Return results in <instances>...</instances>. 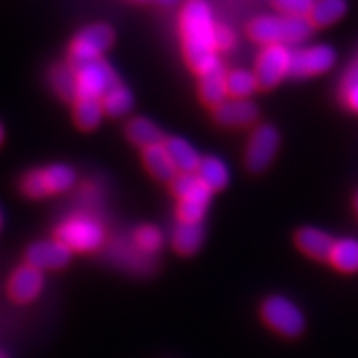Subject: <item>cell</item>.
I'll return each instance as SVG.
<instances>
[{
  "label": "cell",
  "mask_w": 358,
  "mask_h": 358,
  "mask_svg": "<svg viewBox=\"0 0 358 358\" xmlns=\"http://www.w3.org/2000/svg\"><path fill=\"white\" fill-rule=\"evenodd\" d=\"M215 27L211 8L206 0H187L180 13V36L189 68L202 77L220 68L215 48Z\"/></svg>",
  "instance_id": "6da1fadb"
},
{
  "label": "cell",
  "mask_w": 358,
  "mask_h": 358,
  "mask_svg": "<svg viewBox=\"0 0 358 358\" xmlns=\"http://www.w3.org/2000/svg\"><path fill=\"white\" fill-rule=\"evenodd\" d=\"M313 24L308 17H286V15H262L253 18L248 26L251 41L266 45L300 44L313 33Z\"/></svg>",
  "instance_id": "7a4b0ae2"
},
{
  "label": "cell",
  "mask_w": 358,
  "mask_h": 358,
  "mask_svg": "<svg viewBox=\"0 0 358 358\" xmlns=\"http://www.w3.org/2000/svg\"><path fill=\"white\" fill-rule=\"evenodd\" d=\"M55 241L64 244L69 251L93 253L104 244L106 229L99 218L90 213H73L64 218L55 229Z\"/></svg>",
  "instance_id": "3957f363"
},
{
  "label": "cell",
  "mask_w": 358,
  "mask_h": 358,
  "mask_svg": "<svg viewBox=\"0 0 358 358\" xmlns=\"http://www.w3.org/2000/svg\"><path fill=\"white\" fill-rule=\"evenodd\" d=\"M75 180H77V175L71 166L51 164L45 168L27 171L20 182V191L29 199H48L53 195H62L71 189Z\"/></svg>",
  "instance_id": "277c9868"
},
{
  "label": "cell",
  "mask_w": 358,
  "mask_h": 358,
  "mask_svg": "<svg viewBox=\"0 0 358 358\" xmlns=\"http://www.w3.org/2000/svg\"><path fill=\"white\" fill-rule=\"evenodd\" d=\"M115 41L113 29L108 24H93L84 27L69 45V60L73 68L102 59Z\"/></svg>",
  "instance_id": "5b68a950"
},
{
  "label": "cell",
  "mask_w": 358,
  "mask_h": 358,
  "mask_svg": "<svg viewBox=\"0 0 358 358\" xmlns=\"http://www.w3.org/2000/svg\"><path fill=\"white\" fill-rule=\"evenodd\" d=\"M262 320L275 333L287 338H295L304 331L306 320L295 302L286 296H269L260 306Z\"/></svg>",
  "instance_id": "8992f818"
},
{
  "label": "cell",
  "mask_w": 358,
  "mask_h": 358,
  "mask_svg": "<svg viewBox=\"0 0 358 358\" xmlns=\"http://www.w3.org/2000/svg\"><path fill=\"white\" fill-rule=\"evenodd\" d=\"M291 50L287 45H266L257 57L255 78L260 90H273L289 75Z\"/></svg>",
  "instance_id": "52a82bcc"
},
{
  "label": "cell",
  "mask_w": 358,
  "mask_h": 358,
  "mask_svg": "<svg viewBox=\"0 0 358 358\" xmlns=\"http://www.w3.org/2000/svg\"><path fill=\"white\" fill-rule=\"evenodd\" d=\"M75 78H77V99L84 96V99L100 100L108 91L120 84L113 68L102 59L75 68Z\"/></svg>",
  "instance_id": "ba28073f"
},
{
  "label": "cell",
  "mask_w": 358,
  "mask_h": 358,
  "mask_svg": "<svg viewBox=\"0 0 358 358\" xmlns=\"http://www.w3.org/2000/svg\"><path fill=\"white\" fill-rule=\"evenodd\" d=\"M278 148H280V135L277 129L269 124H260L251 133L245 148V168L251 173H262L277 157Z\"/></svg>",
  "instance_id": "9c48e42d"
},
{
  "label": "cell",
  "mask_w": 358,
  "mask_h": 358,
  "mask_svg": "<svg viewBox=\"0 0 358 358\" xmlns=\"http://www.w3.org/2000/svg\"><path fill=\"white\" fill-rule=\"evenodd\" d=\"M336 53L333 48L324 44L308 45L291 51L289 75L295 78H308L322 75L335 66Z\"/></svg>",
  "instance_id": "30bf717a"
},
{
  "label": "cell",
  "mask_w": 358,
  "mask_h": 358,
  "mask_svg": "<svg viewBox=\"0 0 358 358\" xmlns=\"http://www.w3.org/2000/svg\"><path fill=\"white\" fill-rule=\"evenodd\" d=\"M71 260V251L59 241H41L26 250V264L38 271L62 269Z\"/></svg>",
  "instance_id": "8fae6325"
},
{
  "label": "cell",
  "mask_w": 358,
  "mask_h": 358,
  "mask_svg": "<svg viewBox=\"0 0 358 358\" xmlns=\"http://www.w3.org/2000/svg\"><path fill=\"white\" fill-rule=\"evenodd\" d=\"M42 287H44L42 271L31 268L29 264H24V266H18L13 275L9 277L8 295L17 304H27L41 295Z\"/></svg>",
  "instance_id": "7c38bea8"
},
{
  "label": "cell",
  "mask_w": 358,
  "mask_h": 358,
  "mask_svg": "<svg viewBox=\"0 0 358 358\" xmlns=\"http://www.w3.org/2000/svg\"><path fill=\"white\" fill-rule=\"evenodd\" d=\"M215 120L227 127H244L257 122L259 109L251 100L227 99L213 109Z\"/></svg>",
  "instance_id": "4fadbf2b"
},
{
  "label": "cell",
  "mask_w": 358,
  "mask_h": 358,
  "mask_svg": "<svg viewBox=\"0 0 358 358\" xmlns=\"http://www.w3.org/2000/svg\"><path fill=\"white\" fill-rule=\"evenodd\" d=\"M211 204V191L200 182L189 195L178 200L177 218L182 224H202Z\"/></svg>",
  "instance_id": "5bb4252c"
},
{
  "label": "cell",
  "mask_w": 358,
  "mask_h": 358,
  "mask_svg": "<svg viewBox=\"0 0 358 358\" xmlns=\"http://www.w3.org/2000/svg\"><path fill=\"white\" fill-rule=\"evenodd\" d=\"M295 244L309 259L327 260L333 250L335 238L317 227H302L295 235Z\"/></svg>",
  "instance_id": "9a60e30c"
},
{
  "label": "cell",
  "mask_w": 358,
  "mask_h": 358,
  "mask_svg": "<svg viewBox=\"0 0 358 358\" xmlns=\"http://www.w3.org/2000/svg\"><path fill=\"white\" fill-rule=\"evenodd\" d=\"M126 136L131 144L141 148L142 151L151 148V145L164 144V141H166L162 129L145 117H133L131 120H127Z\"/></svg>",
  "instance_id": "2e32d148"
},
{
  "label": "cell",
  "mask_w": 358,
  "mask_h": 358,
  "mask_svg": "<svg viewBox=\"0 0 358 358\" xmlns=\"http://www.w3.org/2000/svg\"><path fill=\"white\" fill-rule=\"evenodd\" d=\"M164 148L168 151L169 159L175 164L178 173H196L202 157L196 153V150L189 142L180 136H169L164 141Z\"/></svg>",
  "instance_id": "e0dca14e"
},
{
  "label": "cell",
  "mask_w": 358,
  "mask_h": 358,
  "mask_svg": "<svg viewBox=\"0 0 358 358\" xmlns=\"http://www.w3.org/2000/svg\"><path fill=\"white\" fill-rule=\"evenodd\" d=\"M142 159H144L145 169L157 180L171 182L178 175L177 168H175V164L169 159V155L166 151V148H164V144L151 145V148L142 151Z\"/></svg>",
  "instance_id": "ac0fdd59"
},
{
  "label": "cell",
  "mask_w": 358,
  "mask_h": 358,
  "mask_svg": "<svg viewBox=\"0 0 358 358\" xmlns=\"http://www.w3.org/2000/svg\"><path fill=\"white\" fill-rule=\"evenodd\" d=\"M226 73L224 68L213 69V71L206 73L200 77L199 91L200 99L208 108L215 109L222 104L224 100H227V90H226Z\"/></svg>",
  "instance_id": "d6986e66"
},
{
  "label": "cell",
  "mask_w": 358,
  "mask_h": 358,
  "mask_svg": "<svg viewBox=\"0 0 358 358\" xmlns=\"http://www.w3.org/2000/svg\"><path fill=\"white\" fill-rule=\"evenodd\" d=\"M195 175L211 193L224 189L227 186V182H229L227 166L218 157H202Z\"/></svg>",
  "instance_id": "ffe728a7"
},
{
  "label": "cell",
  "mask_w": 358,
  "mask_h": 358,
  "mask_svg": "<svg viewBox=\"0 0 358 358\" xmlns=\"http://www.w3.org/2000/svg\"><path fill=\"white\" fill-rule=\"evenodd\" d=\"M204 241V227L202 224H182L178 222L173 229V248L182 257H191L200 250Z\"/></svg>",
  "instance_id": "44dd1931"
},
{
  "label": "cell",
  "mask_w": 358,
  "mask_h": 358,
  "mask_svg": "<svg viewBox=\"0 0 358 358\" xmlns=\"http://www.w3.org/2000/svg\"><path fill=\"white\" fill-rule=\"evenodd\" d=\"M102 115H104V111H102L100 100L78 96L73 102V120L82 131H93L95 127H99Z\"/></svg>",
  "instance_id": "7402d4cb"
},
{
  "label": "cell",
  "mask_w": 358,
  "mask_h": 358,
  "mask_svg": "<svg viewBox=\"0 0 358 358\" xmlns=\"http://www.w3.org/2000/svg\"><path fill=\"white\" fill-rule=\"evenodd\" d=\"M329 262L333 268L342 273L358 271V241L357 238H341L335 241L329 253Z\"/></svg>",
  "instance_id": "603a6c76"
},
{
  "label": "cell",
  "mask_w": 358,
  "mask_h": 358,
  "mask_svg": "<svg viewBox=\"0 0 358 358\" xmlns=\"http://www.w3.org/2000/svg\"><path fill=\"white\" fill-rule=\"evenodd\" d=\"M348 2L345 0H315L308 18L313 27H326L341 20L345 15Z\"/></svg>",
  "instance_id": "cb8c5ba5"
},
{
  "label": "cell",
  "mask_w": 358,
  "mask_h": 358,
  "mask_svg": "<svg viewBox=\"0 0 358 358\" xmlns=\"http://www.w3.org/2000/svg\"><path fill=\"white\" fill-rule=\"evenodd\" d=\"M51 86L55 93L66 102L77 100V78H75V68L71 64H57L50 73Z\"/></svg>",
  "instance_id": "d4e9b609"
},
{
  "label": "cell",
  "mask_w": 358,
  "mask_h": 358,
  "mask_svg": "<svg viewBox=\"0 0 358 358\" xmlns=\"http://www.w3.org/2000/svg\"><path fill=\"white\" fill-rule=\"evenodd\" d=\"M100 104H102L104 115L113 118H120L126 117V115L131 111L133 106H135V100H133L131 91L127 90V87H124L122 84H118V86H115L113 90L108 91V93L100 99Z\"/></svg>",
  "instance_id": "484cf974"
},
{
  "label": "cell",
  "mask_w": 358,
  "mask_h": 358,
  "mask_svg": "<svg viewBox=\"0 0 358 358\" xmlns=\"http://www.w3.org/2000/svg\"><path fill=\"white\" fill-rule=\"evenodd\" d=\"M226 90L229 99L248 100V96L259 90V86H257V78L253 73L245 69H233L226 73Z\"/></svg>",
  "instance_id": "4316f807"
},
{
  "label": "cell",
  "mask_w": 358,
  "mask_h": 358,
  "mask_svg": "<svg viewBox=\"0 0 358 358\" xmlns=\"http://www.w3.org/2000/svg\"><path fill=\"white\" fill-rule=\"evenodd\" d=\"M133 244H135L136 251H141L145 257L157 255L162 250L164 244L162 231L153 226L136 227L135 233H133Z\"/></svg>",
  "instance_id": "83f0119b"
},
{
  "label": "cell",
  "mask_w": 358,
  "mask_h": 358,
  "mask_svg": "<svg viewBox=\"0 0 358 358\" xmlns=\"http://www.w3.org/2000/svg\"><path fill=\"white\" fill-rule=\"evenodd\" d=\"M315 0H273V6L286 17H308Z\"/></svg>",
  "instance_id": "f1b7e54d"
},
{
  "label": "cell",
  "mask_w": 358,
  "mask_h": 358,
  "mask_svg": "<svg viewBox=\"0 0 358 358\" xmlns=\"http://www.w3.org/2000/svg\"><path fill=\"white\" fill-rule=\"evenodd\" d=\"M169 184H171L173 195L180 200V199H184L186 195H189L191 191L199 186L200 180H199V177H196L195 173H178L177 177L173 178Z\"/></svg>",
  "instance_id": "f546056e"
},
{
  "label": "cell",
  "mask_w": 358,
  "mask_h": 358,
  "mask_svg": "<svg viewBox=\"0 0 358 358\" xmlns=\"http://www.w3.org/2000/svg\"><path fill=\"white\" fill-rule=\"evenodd\" d=\"M235 42H236V36L235 33H233L231 27L220 26V24L215 27V48H217V51L233 50Z\"/></svg>",
  "instance_id": "4dcf8cb0"
},
{
  "label": "cell",
  "mask_w": 358,
  "mask_h": 358,
  "mask_svg": "<svg viewBox=\"0 0 358 358\" xmlns=\"http://www.w3.org/2000/svg\"><path fill=\"white\" fill-rule=\"evenodd\" d=\"M353 86H358V55L355 57L353 62H351L350 69L344 73L341 90H345V87H353Z\"/></svg>",
  "instance_id": "1f68e13d"
},
{
  "label": "cell",
  "mask_w": 358,
  "mask_h": 358,
  "mask_svg": "<svg viewBox=\"0 0 358 358\" xmlns=\"http://www.w3.org/2000/svg\"><path fill=\"white\" fill-rule=\"evenodd\" d=\"M160 6H175L178 2V0H157Z\"/></svg>",
  "instance_id": "d6a6232c"
},
{
  "label": "cell",
  "mask_w": 358,
  "mask_h": 358,
  "mask_svg": "<svg viewBox=\"0 0 358 358\" xmlns=\"http://www.w3.org/2000/svg\"><path fill=\"white\" fill-rule=\"evenodd\" d=\"M4 142V127H2V124H0V144Z\"/></svg>",
  "instance_id": "836d02e7"
},
{
  "label": "cell",
  "mask_w": 358,
  "mask_h": 358,
  "mask_svg": "<svg viewBox=\"0 0 358 358\" xmlns=\"http://www.w3.org/2000/svg\"><path fill=\"white\" fill-rule=\"evenodd\" d=\"M355 211H357V215H358V193L355 195Z\"/></svg>",
  "instance_id": "e575fe53"
},
{
  "label": "cell",
  "mask_w": 358,
  "mask_h": 358,
  "mask_svg": "<svg viewBox=\"0 0 358 358\" xmlns=\"http://www.w3.org/2000/svg\"><path fill=\"white\" fill-rule=\"evenodd\" d=\"M0 358H8V355H6L4 351H0Z\"/></svg>",
  "instance_id": "d590c367"
},
{
  "label": "cell",
  "mask_w": 358,
  "mask_h": 358,
  "mask_svg": "<svg viewBox=\"0 0 358 358\" xmlns=\"http://www.w3.org/2000/svg\"><path fill=\"white\" fill-rule=\"evenodd\" d=\"M141 2H145V0H141Z\"/></svg>",
  "instance_id": "8d00e7d4"
}]
</instances>
